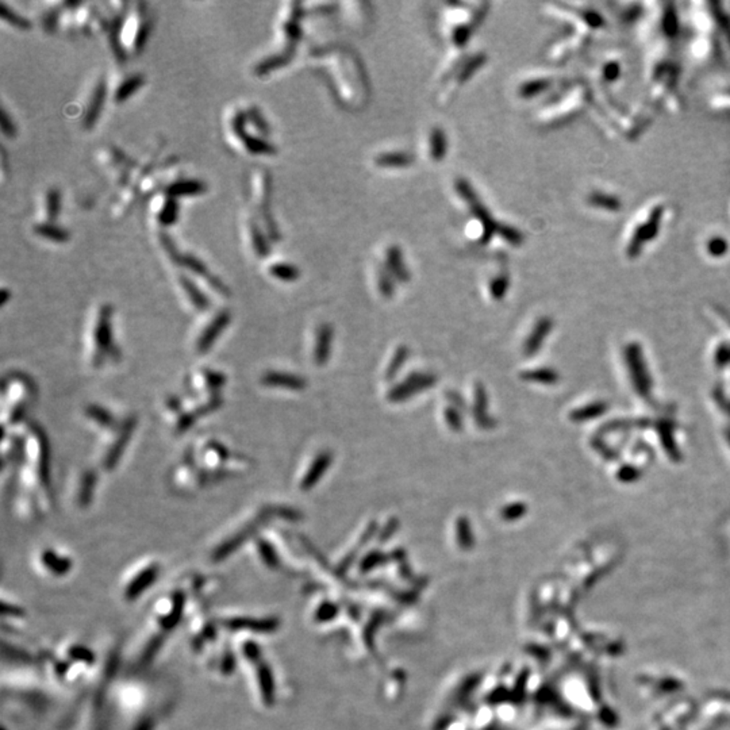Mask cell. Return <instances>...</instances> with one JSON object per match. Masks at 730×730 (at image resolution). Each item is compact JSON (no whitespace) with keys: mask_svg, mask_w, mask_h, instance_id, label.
<instances>
[{"mask_svg":"<svg viewBox=\"0 0 730 730\" xmlns=\"http://www.w3.org/2000/svg\"><path fill=\"white\" fill-rule=\"evenodd\" d=\"M137 428V418L134 415H129L122 418L118 428L113 432H108L110 438L106 444L101 457H100V468L106 472H111L118 467L120 458L132 441L134 430Z\"/></svg>","mask_w":730,"mask_h":730,"instance_id":"obj_7","label":"cell"},{"mask_svg":"<svg viewBox=\"0 0 730 730\" xmlns=\"http://www.w3.org/2000/svg\"><path fill=\"white\" fill-rule=\"evenodd\" d=\"M521 379L525 381L540 383V384H554L559 380V375L552 368H537V370L524 371L521 374Z\"/></svg>","mask_w":730,"mask_h":730,"instance_id":"obj_29","label":"cell"},{"mask_svg":"<svg viewBox=\"0 0 730 730\" xmlns=\"http://www.w3.org/2000/svg\"><path fill=\"white\" fill-rule=\"evenodd\" d=\"M386 268L394 277V280H399L400 283H407L410 279V274L407 271V267L403 261L402 252L398 246H388L386 251Z\"/></svg>","mask_w":730,"mask_h":730,"instance_id":"obj_21","label":"cell"},{"mask_svg":"<svg viewBox=\"0 0 730 730\" xmlns=\"http://www.w3.org/2000/svg\"><path fill=\"white\" fill-rule=\"evenodd\" d=\"M553 322L544 316L541 319L537 321V323L534 325L533 330L532 333L529 335V337L526 338L525 344H524V348H522V353L525 357H533L542 346L545 338L549 335V332L552 330Z\"/></svg>","mask_w":730,"mask_h":730,"instance_id":"obj_20","label":"cell"},{"mask_svg":"<svg viewBox=\"0 0 730 730\" xmlns=\"http://www.w3.org/2000/svg\"><path fill=\"white\" fill-rule=\"evenodd\" d=\"M444 416H445V421H447V425L449 426L451 430H454L456 433H460L464 428V422H463V415L461 412H458L457 409H454L452 406L447 407L445 412H444Z\"/></svg>","mask_w":730,"mask_h":730,"instance_id":"obj_44","label":"cell"},{"mask_svg":"<svg viewBox=\"0 0 730 730\" xmlns=\"http://www.w3.org/2000/svg\"><path fill=\"white\" fill-rule=\"evenodd\" d=\"M438 377L430 372H413L405 377L403 381L394 386L388 394L387 399L391 403H403L413 398L415 395L425 393L437 384Z\"/></svg>","mask_w":730,"mask_h":730,"instance_id":"obj_9","label":"cell"},{"mask_svg":"<svg viewBox=\"0 0 730 730\" xmlns=\"http://www.w3.org/2000/svg\"><path fill=\"white\" fill-rule=\"evenodd\" d=\"M143 84V76L142 75H133L130 78L122 81L115 91V101L122 103L130 98L139 87Z\"/></svg>","mask_w":730,"mask_h":730,"instance_id":"obj_31","label":"cell"},{"mask_svg":"<svg viewBox=\"0 0 730 730\" xmlns=\"http://www.w3.org/2000/svg\"><path fill=\"white\" fill-rule=\"evenodd\" d=\"M160 575V564L157 561H149L137 570V573L129 577L125 586V598L127 601H136L157 580Z\"/></svg>","mask_w":730,"mask_h":730,"instance_id":"obj_12","label":"cell"},{"mask_svg":"<svg viewBox=\"0 0 730 730\" xmlns=\"http://www.w3.org/2000/svg\"><path fill=\"white\" fill-rule=\"evenodd\" d=\"M206 190H207V187L203 181L195 180V178H185V180H178L176 183L171 184L167 188V192H168V197H192V195H199V194L204 192Z\"/></svg>","mask_w":730,"mask_h":730,"instance_id":"obj_24","label":"cell"},{"mask_svg":"<svg viewBox=\"0 0 730 730\" xmlns=\"http://www.w3.org/2000/svg\"><path fill=\"white\" fill-rule=\"evenodd\" d=\"M246 114L244 111H237L234 118H233V130L234 133L237 134L238 137H241L244 133H245V126H246Z\"/></svg>","mask_w":730,"mask_h":730,"instance_id":"obj_48","label":"cell"},{"mask_svg":"<svg viewBox=\"0 0 730 730\" xmlns=\"http://www.w3.org/2000/svg\"><path fill=\"white\" fill-rule=\"evenodd\" d=\"M457 538L463 547H470L472 544V532L471 524L467 517H460L457 519Z\"/></svg>","mask_w":730,"mask_h":730,"instance_id":"obj_43","label":"cell"},{"mask_svg":"<svg viewBox=\"0 0 730 730\" xmlns=\"http://www.w3.org/2000/svg\"><path fill=\"white\" fill-rule=\"evenodd\" d=\"M84 415L92 425H95L103 432L115 430L122 421L117 418V415L114 414L111 410L106 409L101 405H97V403L88 405L84 410Z\"/></svg>","mask_w":730,"mask_h":730,"instance_id":"obj_19","label":"cell"},{"mask_svg":"<svg viewBox=\"0 0 730 730\" xmlns=\"http://www.w3.org/2000/svg\"><path fill=\"white\" fill-rule=\"evenodd\" d=\"M256 548L257 553L260 554L261 560L268 566V567H276L277 564V554L274 549V547L264 538H260L256 540Z\"/></svg>","mask_w":730,"mask_h":730,"instance_id":"obj_39","label":"cell"},{"mask_svg":"<svg viewBox=\"0 0 730 730\" xmlns=\"http://www.w3.org/2000/svg\"><path fill=\"white\" fill-rule=\"evenodd\" d=\"M251 234H252V242H253L257 255L261 257L267 256L269 253V245L256 223L251 225Z\"/></svg>","mask_w":730,"mask_h":730,"instance_id":"obj_42","label":"cell"},{"mask_svg":"<svg viewBox=\"0 0 730 730\" xmlns=\"http://www.w3.org/2000/svg\"><path fill=\"white\" fill-rule=\"evenodd\" d=\"M528 513V505L524 502H513L509 505H505L500 510V517L506 522H514L521 519L525 514Z\"/></svg>","mask_w":730,"mask_h":730,"instance_id":"obj_37","label":"cell"},{"mask_svg":"<svg viewBox=\"0 0 730 730\" xmlns=\"http://www.w3.org/2000/svg\"><path fill=\"white\" fill-rule=\"evenodd\" d=\"M489 393L483 383L476 381L474 384V405L470 413L474 418L475 425L482 430H491L496 426V419L489 413Z\"/></svg>","mask_w":730,"mask_h":730,"instance_id":"obj_13","label":"cell"},{"mask_svg":"<svg viewBox=\"0 0 730 730\" xmlns=\"http://www.w3.org/2000/svg\"><path fill=\"white\" fill-rule=\"evenodd\" d=\"M34 232L41 237L48 238L55 242H65L69 239V232L57 226L56 223L48 222V223H38L34 227Z\"/></svg>","mask_w":730,"mask_h":730,"instance_id":"obj_30","label":"cell"},{"mask_svg":"<svg viewBox=\"0 0 730 730\" xmlns=\"http://www.w3.org/2000/svg\"><path fill=\"white\" fill-rule=\"evenodd\" d=\"M41 567L53 576H65L72 570L73 563L66 554H61L53 548H45L38 554Z\"/></svg>","mask_w":730,"mask_h":730,"instance_id":"obj_16","label":"cell"},{"mask_svg":"<svg viewBox=\"0 0 730 730\" xmlns=\"http://www.w3.org/2000/svg\"><path fill=\"white\" fill-rule=\"evenodd\" d=\"M104 98H106V83L104 80L101 79L97 84L95 90H94V94H92V98L90 100V104H88V108L85 111V115L83 119V125L85 129H91L97 119L100 115V111H101V107H103V103H104Z\"/></svg>","mask_w":730,"mask_h":730,"instance_id":"obj_22","label":"cell"},{"mask_svg":"<svg viewBox=\"0 0 730 730\" xmlns=\"http://www.w3.org/2000/svg\"><path fill=\"white\" fill-rule=\"evenodd\" d=\"M45 20H46V22H45V26H46V29L52 30V29H53V27L56 26V20H57V17H55V13H50V14H49V15H48V17L45 18Z\"/></svg>","mask_w":730,"mask_h":730,"instance_id":"obj_51","label":"cell"},{"mask_svg":"<svg viewBox=\"0 0 730 730\" xmlns=\"http://www.w3.org/2000/svg\"><path fill=\"white\" fill-rule=\"evenodd\" d=\"M509 287H510V276L507 275V272L503 271L491 279L490 286H489L490 295L493 300H502L507 294Z\"/></svg>","mask_w":730,"mask_h":730,"instance_id":"obj_34","label":"cell"},{"mask_svg":"<svg viewBox=\"0 0 730 730\" xmlns=\"http://www.w3.org/2000/svg\"><path fill=\"white\" fill-rule=\"evenodd\" d=\"M448 150V139L442 129L433 127L428 137V153L435 161H441Z\"/></svg>","mask_w":730,"mask_h":730,"instance_id":"obj_25","label":"cell"},{"mask_svg":"<svg viewBox=\"0 0 730 730\" xmlns=\"http://www.w3.org/2000/svg\"><path fill=\"white\" fill-rule=\"evenodd\" d=\"M260 384L267 388H281L287 391H303L307 387V380L303 376L286 371L269 370L260 377Z\"/></svg>","mask_w":730,"mask_h":730,"instance_id":"obj_14","label":"cell"},{"mask_svg":"<svg viewBox=\"0 0 730 730\" xmlns=\"http://www.w3.org/2000/svg\"><path fill=\"white\" fill-rule=\"evenodd\" d=\"M162 245H164L167 253H168L169 257H171L172 262H175L176 265H180V267H185V268H188L190 271H192V272H194L195 275H197V276L203 277V279L209 283V286H210L213 290H216L218 294H220L222 296L230 295V290H229V287H227L225 283H222V280H220L219 277L214 276V275L209 271V268H207V267H206V265H204V264H203L197 257L194 256V255H190V253L180 255L178 252V249H176V246L174 245V242H172L169 238L165 239V241L162 242Z\"/></svg>","mask_w":730,"mask_h":730,"instance_id":"obj_8","label":"cell"},{"mask_svg":"<svg viewBox=\"0 0 730 730\" xmlns=\"http://www.w3.org/2000/svg\"><path fill=\"white\" fill-rule=\"evenodd\" d=\"M409 356H410V349H409L406 345H399V346L396 348L394 356H393L391 361L388 363L387 370H386V374H384V379H386L387 381L394 380L395 377L398 376V374L402 371V368H403V365L406 364Z\"/></svg>","mask_w":730,"mask_h":730,"instance_id":"obj_27","label":"cell"},{"mask_svg":"<svg viewBox=\"0 0 730 730\" xmlns=\"http://www.w3.org/2000/svg\"><path fill=\"white\" fill-rule=\"evenodd\" d=\"M456 191L458 197L463 199V202L470 206V210L472 213V222L470 223L471 229L467 230V234L471 241L483 245L487 244L493 234H499L510 245H519L522 242V236L518 230L507 225H499L493 220L489 210L483 206L477 194H475L474 188L467 180H457Z\"/></svg>","mask_w":730,"mask_h":730,"instance_id":"obj_2","label":"cell"},{"mask_svg":"<svg viewBox=\"0 0 730 730\" xmlns=\"http://www.w3.org/2000/svg\"><path fill=\"white\" fill-rule=\"evenodd\" d=\"M178 217V203L176 197H168L158 213V222L164 226L174 225Z\"/></svg>","mask_w":730,"mask_h":730,"instance_id":"obj_33","label":"cell"},{"mask_svg":"<svg viewBox=\"0 0 730 730\" xmlns=\"http://www.w3.org/2000/svg\"><path fill=\"white\" fill-rule=\"evenodd\" d=\"M284 519L287 518V506L284 505H267L262 506L255 515L249 519L241 522L234 529V532L226 535L211 552V559L214 561H222L230 557L233 553L241 548L251 538H256L257 533L272 519Z\"/></svg>","mask_w":730,"mask_h":730,"instance_id":"obj_5","label":"cell"},{"mask_svg":"<svg viewBox=\"0 0 730 730\" xmlns=\"http://www.w3.org/2000/svg\"><path fill=\"white\" fill-rule=\"evenodd\" d=\"M0 15H1L3 20H8L11 24H14L18 29H29L31 26V23L29 22V20H26L24 17L17 14L14 10L8 8L6 6V3H3V1H0Z\"/></svg>","mask_w":730,"mask_h":730,"instance_id":"obj_41","label":"cell"},{"mask_svg":"<svg viewBox=\"0 0 730 730\" xmlns=\"http://www.w3.org/2000/svg\"><path fill=\"white\" fill-rule=\"evenodd\" d=\"M290 57H287L286 55H276V56H271V57H267L265 59H262L261 62H258L256 65V73L257 75H267L272 71H275L277 68H281L284 66L288 61Z\"/></svg>","mask_w":730,"mask_h":730,"instance_id":"obj_35","label":"cell"},{"mask_svg":"<svg viewBox=\"0 0 730 730\" xmlns=\"http://www.w3.org/2000/svg\"><path fill=\"white\" fill-rule=\"evenodd\" d=\"M232 322V314L229 310H220L213 316L199 332L195 341L194 349L197 355L209 353L218 339L223 335V332L229 328Z\"/></svg>","mask_w":730,"mask_h":730,"instance_id":"obj_11","label":"cell"},{"mask_svg":"<svg viewBox=\"0 0 730 730\" xmlns=\"http://www.w3.org/2000/svg\"><path fill=\"white\" fill-rule=\"evenodd\" d=\"M14 467L18 512L27 518L49 512L53 506L49 442L40 426L27 425L20 432V451Z\"/></svg>","mask_w":730,"mask_h":730,"instance_id":"obj_1","label":"cell"},{"mask_svg":"<svg viewBox=\"0 0 730 730\" xmlns=\"http://www.w3.org/2000/svg\"><path fill=\"white\" fill-rule=\"evenodd\" d=\"M333 463V454L332 451H321L316 454L314 460L310 463V467L302 476L299 482V490L302 493L311 491L316 484L321 482L323 475L326 474Z\"/></svg>","mask_w":730,"mask_h":730,"instance_id":"obj_15","label":"cell"},{"mask_svg":"<svg viewBox=\"0 0 730 730\" xmlns=\"http://www.w3.org/2000/svg\"><path fill=\"white\" fill-rule=\"evenodd\" d=\"M377 284L381 295L384 297H393L395 291L394 277L387 271L386 267H380L377 271Z\"/></svg>","mask_w":730,"mask_h":730,"instance_id":"obj_40","label":"cell"},{"mask_svg":"<svg viewBox=\"0 0 730 730\" xmlns=\"http://www.w3.org/2000/svg\"><path fill=\"white\" fill-rule=\"evenodd\" d=\"M113 306L101 304L87 339V360L92 370H100L107 364H117L120 360L113 326Z\"/></svg>","mask_w":730,"mask_h":730,"instance_id":"obj_4","label":"cell"},{"mask_svg":"<svg viewBox=\"0 0 730 730\" xmlns=\"http://www.w3.org/2000/svg\"><path fill=\"white\" fill-rule=\"evenodd\" d=\"M61 209V194L59 188H50L46 194V216L49 222L55 223Z\"/></svg>","mask_w":730,"mask_h":730,"instance_id":"obj_38","label":"cell"},{"mask_svg":"<svg viewBox=\"0 0 730 730\" xmlns=\"http://www.w3.org/2000/svg\"><path fill=\"white\" fill-rule=\"evenodd\" d=\"M548 85H549V80L544 79V78L528 80L521 85L519 95L525 99L532 98L540 92H544L548 88Z\"/></svg>","mask_w":730,"mask_h":730,"instance_id":"obj_36","label":"cell"},{"mask_svg":"<svg viewBox=\"0 0 730 730\" xmlns=\"http://www.w3.org/2000/svg\"><path fill=\"white\" fill-rule=\"evenodd\" d=\"M487 4H452V8L447 10L445 24L448 36L454 46H464L471 38L475 29L486 15Z\"/></svg>","mask_w":730,"mask_h":730,"instance_id":"obj_6","label":"cell"},{"mask_svg":"<svg viewBox=\"0 0 730 730\" xmlns=\"http://www.w3.org/2000/svg\"><path fill=\"white\" fill-rule=\"evenodd\" d=\"M486 59H487L486 55L477 53L471 57H467L463 62H454V66L449 71V76H452V78L445 80V84L448 87L442 90L441 100L445 101V100L452 98L454 94H456V91L464 83H467L468 80L471 79L475 72H477L483 66Z\"/></svg>","mask_w":730,"mask_h":730,"instance_id":"obj_10","label":"cell"},{"mask_svg":"<svg viewBox=\"0 0 730 730\" xmlns=\"http://www.w3.org/2000/svg\"><path fill=\"white\" fill-rule=\"evenodd\" d=\"M248 118H249L251 123L256 127L257 130H258L261 134H264V136L269 134V125H268V122L265 120V118L262 117L261 111H260L257 107L253 106V107L249 108V111H248Z\"/></svg>","mask_w":730,"mask_h":730,"instance_id":"obj_45","label":"cell"},{"mask_svg":"<svg viewBox=\"0 0 730 730\" xmlns=\"http://www.w3.org/2000/svg\"><path fill=\"white\" fill-rule=\"evenodd\" d=\"M0 123H1V130L4 133V136L7 137H14L17 134V127L13 122V119H10L7 111L4 108H1V118H0Z\"/></svg>","mask_w":730,"mask_h":730,"instance_id":"obj_46","label":"cell"},{"mask_svg":"<svg viewBox=\"0 0 730 730\" xmlns=\"http://www.w3.org/2000/svg\"><path fill=\"white\" fill-rule=\"evenodd\" d=\"M239 139H242L245 148L253 153V155H275L276 153V149L272 143L267 142L265 139H258L255 136H251V134H246L244 133Z\"/></svg>","mask_w":730,"mask_h":730,"instance_id":"obj_28","label":"cell"},{"mask_svg":"<svg viewBox=\"0 0 730 730\" xmlns=\"http://www.w3.org/2000/svg\"><path fill=\"white\" fill-rule=\"evenodd\" d=\"M97 483H98V475L94 470L87 468L80 472L76 489H75V502L79 509H85L92 503Z\"/></svg>","mask_w":730,"mask_h":730,"instance_id":"obj_17","label":"cell"},{"mask_svg":"<svg viewBox=\"0 0 730 730\" xmlns=\"http://www.w3.org/2000/svg\"><path fill=\"white\" fill-rule=\"evenodd\" d=\"M269 275H272L277 280H281V281H286V283H291V281H295V280L299 279L300 272H299V269L296 268L295 265H293V264L276 262L272 267H269Z\"/></svg>","mask_w":730,"mask_h":730,"instance_id":"obj_32","label":"cell"},{"mask_svg":"<svg viewBox=\"0 0 730 730\" xmlns=\"http://www.w3.org/2000/svg\"><path fill=\"white\" fill-rule=\"evenodd\" d=\"M333 328L329 323H322L316 329V345L313 352V360L318 367H323L328 364L332 355V344H333Z\"/></svg>","mask_w":730,"mask_h":730,"instance_id":"obj_18","label":"cell"},{"mask_svg":"<svg viewBox=\"0 0 730 730\" xmlns=\"http://www.w3.org/2000/svg\"><path fill=\"white\" fill-rule=\"evenodd\" d=\"M414 161V157L410 153L406 152H390V153H381L376 156L375 165L379 168L386 169H398V168H406L410 167Z\"/></svg>","mask_w":730,"mask_h":730,"instance_id":"obj_26","label":"cell"},{"mask_svg":"<svg viewBox=\"0 0 730 730\" xmlns=\"http://www.w3.org/2000/svg\"><path fill=\"white\" fill-rule=\"evenodd\" d=\"M37 399V387L31 377L13 371L1 383V419L4 426L15 428L23 422Z\"/></svg>","mask_w":730,"mask_h":730,"instance_id":"obj_3","label":"cell"},{"mask_svg":"<svg viewBox=\"0 0 730 730\" xmlns=\"http://www.w3.org/2000/svg\"><path fill=\"white\" fill-rule=\"evenodd\" d=\"M178 283H180L183 291L185 293V295L188 297L190 303L194 306V309H197L199 311H206V310L210 309V299L207 297V295H204L202 293V290L197 287V284L190 277L180 275L178 276Z\"/></svg>","mask_w":730,"mask_h":730,"instance_id":"obj_23","label":"cell"},{"mask_svg":"<svg viewBox=\"0 0 730 730\" xmlns=\"http://www.w3.org/2000/svg\"><path fill=\"white\" fill-rule=\"evenodd\" d=\"M398 526H399V521H398V518H395L394 517V518L388 519L387 524H386V526H384V529H383V532H381L380 538H381V540H386V538L391 537V535L396 532Z\"/></svg>","mask_w":730,"mask_h":730,"instance_id":"obj_50","label":"cell"},{"mask_svg":"<svg viewBox=\"0 0 730 730\" xmlns=\"http://www.w3.org/2000/svg\"><path fill=\"white\" fill-rule=\"evenodd\" d=\"M447 399L449 400V403H451L452 407L457 409V410L461 412V413H465V410H471V409L468 407V405L465 403V400L463 399V396L458 394V393H456V391H448V393H447Z\"/></svg>","mask_w":730,"mask_h":730,"instance_id":"obj_47","label":"cell"},{"mask_svg":"<svg viewBox=\"0 0 730 730\" xmlns=\"http://www.w3.org/2000/svg\"><path fill=\"white\" fill-rule=\"evenodd\" d=\"M149 31H150V24L146 22L143 23L141 27H139V34H137V38H136V49L141 50L145 45V42L148 40V36H149Z\"/></svg>","mask_w":730,"mask_h":730,"instance_id":"obj_49","label":"cell"}]
</instances>
